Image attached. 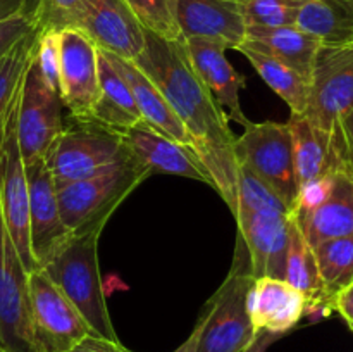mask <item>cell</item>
Returning a JSON list of instances; mask_svg holds the SVG:
<instances>
[{
    "mask_svg": "<svg viewBox=\"0 0 353 352\" xmlns=\"http://www.w3.org/2000/svg\"><path fill=\"white\" fill-rule=\"evenodd\" d=\"M240 209L272 211V213L281 214L292 213V207L286 204V200L268 182H264L261 176L245 166H238L236 211Z\"/></svg>",
    "mask_w": 353,
    "mask_h": 352,
    "instance_id": "obj_30",
    "label": "cell"
},
{
    "mask_svg": "<svg viewBox=\"0 0 353 352\" xmlns=\"http://www.w3.org/2000/svg\"><path fill=\"white\" fill-rule=\"evenodd\" d=\"M296 188L321 175L331 173L327 140L312 126L305 114H290ZM299 192V190H296Z\"/></svg>",
    "mask_w": 353,
    "mask_h": 352,
    "instance_id": "obj_27",
    "label": "cell"
},
{
    "mask_svg": "<svg viewBox=\"0 0 353 352\" xmlns=\"http://www.w3.org/2000/svg\"><path fill=\"white\" fill-rule=\"evenodd\" d=\"M283 280L305 295L307 313H314V311L330 313L331 309L324 297L323 283H321L319 271H317L316 255L296 224L293 214L292 224H290V245L288 254H286L285 278Z\"/></svg>",
    "mask_w": 353,
    "mask_h": 352,
    "instance_id": "obj_25",
    "label": "cell"
},
{
    "mask_svg": "<svg viewBox=\"0 0 353 352\" xmlns=\"http://www.w3.org/2000/svg\"><path fill=\"white\" fill-rule=\"evenodd\" d=\"M34 61L48 85L59 92V68H61V38L59 31H41L38 33Z\"/></svg>",
    "mask_w": 353,
    "mask_h": 352,
    "instance_id": "obj_36",
    "label": "cell"
},
{
    "mask_svg": "<svg viewBox=\"0 0 353 352\" xmlns=\"http://www.w3.org/2000/svg\"><path fill=\"white\" fill-rule=\"evenodd\" d=\"M236 50L248 59L265 85L285 100L292 114H305L307 106H309L310 83L300 72L286 66L285 62L254 50L247 45H240Z\"/></svg>",
    "mask_w": 353,
    "mask_h": 352,
    "instance_id": "obj_26",
    "label": "cell"
},
{
    "mask_svg": "<svg viewBox=\"0 0 353 352\" xmlns=\"http://www.w3.org/2000/svg\"><path fill=\"white\" fill-rule=\"evenodd\" d=\"M105 54L112 61V64L119 69V72L124 76L128 85H130L143 123L155 128V130L161 131L165 137L174 138V140L181 141L185 145H192V138H190L188 131L185 130L179 117L176 116L172 107L169 106L168 99L161 92V88L134 62L124 61V59L116 57V55L109 54V52H105Z\"/></svg>",
    "mask_w": 353,
    "mask_h": 352,
    "instance_id": "obj_20",
    "label": "cell"
},
{
    "mask_svg": "<svg viewBox=\"0 0 353 352\" xmlns=\"http://www.w3.org/2000/svg\"><path fill=\"white\" fill-rule=\"evenodd\" d=\"M241 45L262 52L285 62L310 83L321 41L309 33L292 26L247 28V37Z\"/></svg>",
    "mask_w": 353,
    "mask_h": 352,
    "instance_id": "obj_21",
    "label": "cell"
},
{
    "mask_svg": "<svg viewBox=\"0 0 353 352\" xmlns=\"http://www.w3.org/2000/svg\"><path fill=\"white\" fill-rule=\"evenodd\" d=\"M30 199L31 252L38 268L71 237L61 217L57 186L43 157L24 162Z\"/></svg>",
    "mask_w": 353,
    "mask_h": 352,
    "instance_id": "obj_14",
    "label": "cell"
},
{
    "mask_svg": "<svg viewBox=\"0 0 353 352\" xmlns=\"http://www.w3.org/2000/svg\"><path fill=\"white\" fill-rule=\"evenodd\" d=\"M333 311H336L341 317H343L345 323L348 324V328L353 331V285L345 289L343 292L338 293L333 300Z\"/></svg>",
    "mask_w": 353,
    "mask_h": 352,
    "instance_id": "obj_39",
    "label": "cell"
},
{
    "mask_svg": "<svg viewBox=\"0 0 353 352\" xmlns=\"http://www.w3.org/2000/svg\"><path fill=\"white\" fill-rule=\"evenodd\" d=\"M145 31L162 40H183L172 10V0H123Z\"/></svg>",
    "mask_w": 353,
    "mask_h": 352,
    "instance_id": "obj_32",
    "label": "cell"
},
{
    "mask_svg": "<svg viewBox=\"0 0 353 352\" xmlns=\"http://www.w3.org/2000/svg\"><path fill=\"white\" fill-rule=\"evenodd\" d=\"M196 349V328H193V331L190 333V337L176 349L174 352H195Z\"/></svg>",
    "mask_w": 353,
    "mask_h": 352,
    "instance_id": "obj_42",
    "label": "cell"
},
{
    "mask_svg": "<svg viewBox=\"0 0 353 352\" xmlns=\"http://www.w3.org/2000/svg\"><path fill=\"white\" fill-rule=\"evenodd\" d=\"M353 107V37L321 45L310 78L305 116L327 140L334 123Z\"/></svg>",
    "mask_w": 353,
    "mask_h": 352,
    "instance_id": "obj_8",
    "label": "cell"
},
{
    "mask_svg": "<svg viewBox=\"0 0 353 352\" xmlns=\"http://www.w3.org/2000/svg\"><path fill=\"white\" fill-rule=\"evenodd\" d=\"M334 178H336V171H331L303 183L299 192H296V199L292 211L293 216L303 217L307 214L314 213L317 207L323 206L330 199L331 192H333Z\"/></svg>",
    "mask_w": 353,
    "mask_h": 352,
    "instance_id": "obj_35",
    "label": "cell"
},
{
    "mask_svg": "<svg viewBox=\"0 0 353 352\" xmlns=\"http://www.w3.org/2000/svg\"><path fill=\"white\" fill-rule=\"evenodd\" d=\"M130 154L123 133L92 117L69 116L45 155L57 188L88 178Z\"/></svg>",
    "mask_w": 353,
    "mask_h": 352,
    "instance_id": "obj_5",
    "label": "cell"
},
{
    "mask_svg": "<svg viewBox=\"0 0 353 352\" xmlns=\"http://www.w3.org/2000/svg\"><path fill=\"white\" fill-rule=\"evenodd\" d=\"M247 28H278L295 24L299 0H238Z\"/></svg>",
    "mask_w": 353,
    "mask_h": 352,
    "instance_id": "obj_33",
    "label": "cell"
},
{
    "mask_svg": "<svg viewBox=\"0 0 353 352\" xmlns=\"http://www.w3.org/2000/svg\"><path fill=\"white\" fill-rule=\"evenodd\" d=\"M33 30L34 24L26 12L0 21V55L6 54L21 38H24Z\"/></svg>",
    "mask_w": 353,
    "mask_h": 352,
    "instance_id": "obj_37",
    "label": "cell"
},
{
    "mask_svg": "<svg viewBox=\"0 0 353 352\" xmlns=\"http://www.w3.org/2000/svg\"><path fill=\"white\" fill-rule=\"evenodd\" d=\"M100 233V228L71 233L40 269L71 300L93 333L117 342L99 268Z\"/></svg>",
    "mask_w": 353,
    "mask_h": 352,
    "instance_id": "obj_2",
    "label": "cell"
},
{
    "mask_svg": "<svg viewBox=\"0 0 353 352\" xmlns=\"http://www.w3.org/2000/svg\"><path fill=\"white\" fill-rule=\"evenodd\" d=\"M31 326L38 352H68L88 335L85 317L40 268L28 275Z\"/></svg>",
    "mask_w": 353,
    "mask_h": 352,
    "instance_id": "obj_9",
    "label": "cell"
},
{
    "mask_svg": "<svg viewBox=\"0 0 353 352\" xmlns=\"http://www.w3.org/2000/svg\"><path fill=\"white\" fill-rule=\"evenodd\" d=\"M74 30L83 31L97 48L134 62L145 48V30L123 0H92Z\"/></svg>",
    "mask_w": 353,
    "mask_h": 352,
    "instance_id": "obj_16",
    "label": "cell"
},
{
    "mask_svg": "<svg viewBox=\"0 0 353 352\" xmlns=\"http://www.w3.org/2000/svg\"><path fill=\"white\" fill-rule=\"evenodd\" d=\"M295 26L321 45L347 41L353 37V0H299Z\"/></svg>",
    "mask_w": 353,
    "mask_h": 352,
    "instance_id": "obj_24",
    "label": "cell"
},
{
    "mask_svg": "<svg viewBox=\"0 0 353 352\" xmlns=\"http://www.w3.org/2000/svg\"><path fill=\"white\" fill-rule=\"evenodd\" d=\"M331 171L353 176V107L334 123L327 137Z\"/></svg>",
    "mask_w": 353,
    "mask_h": 352,
    "instance_id": "obj_34",
    "label": "cell"
},
{
    "mask_svg": "<svg viewBox=\"0 0 353 352\" xmlns=\"http://www.w3.org/2000/svg\"><path fill=\"white\" fill-rule=\"evenodd\" d=\"M248 313L257 333L283 337L307 314V299L285 280L262 276L252 283Z\"/></svg>",
    "mask_w": 353,
    "mask_h": 352,
    "instance_id": "obj_19",
    "label": "cell"
},
{
    "mask_svg": "<svg viewBox=\"0 0 353 352\" xmlns=\"http://www.w3.org/2000/svg\"><path fill=\"white\" fill-rule=\"evenodd\" d=\"M37 40L38 31L34 28L31 33L21 38L12 48L0 55V119L23 86L24 75H26L28 66L34 55V48H37Z\"/></svg>",
    "mask_w": 353,
    "mask_h": 352,
    "instance_id": "obj_29",
    "label": "cell"
},
{
    "mask_svg": "<svg viewBox=\"0 0 353 352\" xmlns=\"http://www.w3.org/2000/svg\"><path fill=\"white\" fill-rule=\"evenodd\" d=\"M61 68L59 93L64 107L74 117L92 116L99 95V48L83 31H59Z\"/></svg>",
    "mask_w": 353,
    "mask_h": 352,
    "instance_id": "obj_12",
    "label": "cell"
},
{
    "mask_svg": "<svg viewBox=\"0 0 353 352\" xmlns=\"http://www.w3.org/2000/svg\"><path fill=\"white\" fill-rule=\"evenodd\" d=\"M92 0H30L26 14L38 33L74 28L79 16Z\"/></svg>",
    "mask_w": 353,
    "mask_h": 352,
    "instance_id": "obj_31",
    "label": "cell"
},
{
    "mask_svg": "<svg viewBox=\"0 0 353 352\" xmlns=\"http://www.w3.org/2000/svg\"><path fill=\"white\" fill-rule=\"evenodd\" d=\"M3 119V117H2ZM2 119H0V186H2ZM28 275L2 209L0 188V349L2 352H38L31 326Z\"/></svg>",
    "mask_w": 353,
    "mask_h": 352,
    "instance_id": "obj_6",
    "label": "cell"
},
{
    "mask_svg": "<svg viewBox=\"0 0 353 352\" xmlns=\"http://www.w3.org/2000/svg\"><path fill=\"white\" fill-rule=\"evenodd\" d=\"M0 352H2V349H0Z\"/></svg>",
    "mask_w": 353,
    "mask_h": 352,
    "instance_id": "obj_43",
    "label": "cell"
},
{
    "mask_svg": "<svg viewBox=\"0 0 353 352\" xmlns=\"http://www.w3.org/2000/svg\"><path fill=\"white\" fill-rule=\"evenodd\" d=\"M68 352H133L124 347L121 340H107L99 335H88Z\"/></svg>",
    "mask_w": 353,
    "mask_h": 352,
    "instance_id": "obj_38",
    "label": "cell"
},
{
    "mask_svg": "<svg viewBox=\"0 0 353 352\" xmlns=\"http://www.w3.org/2000/svg\"><path fill=\"white\" fill-rule=\"evenodd\" d=\"M234 217L238 223V238L243 242L247 251L252 276L285 278L292 213L240 209Z\"/></svg>",
    "mask_w": 353,
    "mask_h": 352,
    "instance_id": "obj_13",
    "label": "cell"
},
{
    "mask_svg": "<svg viewBox=\"0 0 353 352\" xmlns=\"http://www.w3.org/2000/svg\"><path fill=\"white\" fill-rule=\"evenodd\" d=\"M19 95L14 97L2 119V209L7 228L28 273L38 269L30 240V199L28 178L17 141V107Z\"/></svg>",
    "mask_w": 353,
    "mask_h": 352,
    "instance_id": "obj_10",
    "label": "cell"
},
{
    "mask_svg": "<svg viewBox=\"0 0 353 352\" xmlns=\"http://www.w3.org/2000/svg\"><path fill=\"white\" fill-rule=\"evenodd\" d=\"M30 0H0V21L26 12Z\"/></svg>",
    "mask_w": 353,
    "mask_h": 352,
    "instance_id": "obj_40",
    "label": "cell"
},
{
    "mask_svg": "<svg viewBox=\"0 0 353 352\" xmlns=\"http://www.w3.org/2000/svg\"><path fill=\"white\" fill-rule=\"evenodd\" d=\"M62 107L61 93L48 85L33 55L24 75L17 107V141L24 162L45 159L64 128Z\"/></svg>",
    "mask_w": 353,
    "mask_h": 352,
    "instance_id": "obj_11",
    "label": "cell"
},
{
    "mask_svg": "<svg viewBox=\"0 0 353 352\" xmlns=\"http://www.w3.org/2000/svg\"><path fill=\"white\" fill-rule=\"evenodd\" d=\"M295 221L310 247L331 238L353 235V176L336 171L330 199L314 213L295 217Z\"/></svg>",
    "mask_w": 353,
    "mask_h": 352,
    "instance_id": "obj_22",
    "label": "cell"
},
{
    "mask_svg": "<svg viewBox=\"0 0 353 352\" xmlns=\"http://www.w3.org/2000/svg\"><path fill=\"white\" fill-rule=\"evenodd\" d=\"M324 297L333 311L334 297L353 285V235L331 238L312 247Z\"/></svg>",
    "mask_w": 353,
    "mask_h": 352,
    "instance_id": "obj_28",
    "label": "cell"
},
{
    "mask_svg": "<svg viewBox=\"0 0 353 352\" xmlns=\"http://www.w3.org/2000/svg\"><path fill=\"white\" fill-rule=\"evenodd\" d=\"M128 150L152 173L183 176L196 179L214 188L209 169L199 157L192 145H185L171 137H165L147 123H138L121 131Z\"/></svg>",
    "mask_w": 353,
    "mask_h": 352,
    "instance_id": "obj_15",
    "label": "cell"
},
{
    "mask_svg": "<svg viewBox=\"0 0 353 352\" xmlns=\"http://www.w3.org/2000/svg\"><path fill=\"white\" fill-rule=\"evenodd\" d=\"M234 157L238 166H245L268 182L293 211L299 188L288 123H250L240 138H234Z\"/></svg>",
    "mask_w": 353,
    "mask_h": 352,
    "instance_id": "obj_7",
    "label": "cell"
},
{
    "mask_svg": "<svg viewBox=\"0 0 353 352\" xmlns=\"http://www.w3.org/2000/svg\"><path fill=\"white\" fill-rule=\"evenodd\" d=\"M152 173L134 157L124 155L102 171L57 188L59 209L71 233L103 230L114 211Z\"/></svg>",
    "mask_w": 353,
    "mask_h": 352,
    "instance_id": "obj_3",
    "label": "cell"
},
{
    "mask_svg": "<svg viewBox=\"0 0 353 352\" xmlns=\"http://www.w3.org/2000/svg\"><path fill=\"white\" fill-rule=\"evenodd\" d=\"M179 35L203 38L238 48L247 37V24L238 0H172Z\"/></svg>",
    "mask_w": 353,
    "mask_h": 352,
    "instance_id": "obj_17",
    "label": "cell"
},
{
    "mask_svg": "<svg viewBox=\"0 0 353 352\" xmlns=\"http://www.w3.org/2000/svg\"><path fill=\"white\" fill-rule=\"evenodd\" d=\"M92 119L124 131L143 123L130 85L112 64L107 54L99 48V95L92 109Z\"/></svg>",
    "mask_w": 353,
    "mask_h": 352,
    "instance_id": "obj_23",
    "label": "cell"
},
{
    "mask_svg": "<svg viewBox=\"0 0 353 352\" xmlns=\"http://www.w3.org/2000/svg\"><path fill=\"white\" fill-rule=\"evenodd\" d=\"M245 252L243 242L238 238L230 275L205 304L195 324V352H241L257 337L248 313V293L255 278Z\"/></svg>",
    "mask_w": 353,
    "mask_h": 352,
    "instance_id": "obj_4",
    "label": "cell"
},
{
    "mask_svg": "<svg viewBox=\"0 0 353 352\" xmlns=\"http://www.w3.org/2000/svg\"><path fill=\"white\" fill-rule=\"evenodd\" d=\"M279 338V335L272 333H257V337L254 338L250 345L247 349H243L241 352H268V349L274 344Z\"/></svg>",
    "mask_w": 353,
    "mask_h": 352,
    "instance_id": "obj_41",
    "label": "cell"
},
{
    "mask_svg": "<svg viewBox=\"0 0 353 352\" xmlns=\"http://www.w3.org/2000/svg\"><path fill=\"white\" fill-rule=\"evenodd\" d=\"M183 43L193 71L210 95L228 110L226 114L231 121L247 128L252 121L245 116L240 104V90L245 86V78L228 61V48L223 43L203 38H186Z\"/></svg>",
    "mask_w": 353,
    "mask_h": 352,
    "instance_id": "obj_18",
    "label": "cell"
},
{
    "mask_svg": "<svg viewBox=\"0 0 353 352\" xmlns=\"http://www.w3.org/2000/svg\"><path fill=\"white\" fill-rule=\"evenodd\" d=\"M134 64L164 93L209 169L214 190L234 214L238 162L230 117L195 75L183 40H162L145 31V48Z\"/></svg>",
    "mask_w": 353,
    "mask_h": 352,
    "instance_id": "obj_1",
    "label": "cell"
}]
</instances>
